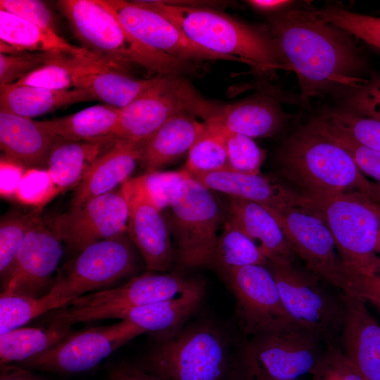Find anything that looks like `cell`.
<instances>
[{
    "instance_id": "cell-15",
    "label": "cell",
    "mask_w": 380,
    "mask_h": 380,
    "mask_svg": "<svg viewBox=\"0 0 380 380\" xmlns=\"http://www.w3.org/2000/svg\"><path fill=\"white\" fill-rule=\"evenodd\" d=\"M120 25L140 43L171 57L200 64L234 58L212 52L191 40L175 24L139 1L100 0Z\"/></svg>"
},
{
    "instance_id": "cell-2",
    "label": "cell",
    "mask_w": 380,
    "mask_h": 380,
    "mask_svg": "<svg viewBox=\"0 0 380 380\" xmlns=\"http://www.w3.org/2000/svg\"><path fill=\"white\" fill-rule=\"evenodd\" d=\"M139 1L164 15L194 42L248 65L258 76L274 79L278 70H286L267 27L244 23L215 8Z\"/></svg>"
},
{
    "instance_id": "cell-30",
    "label": "cell",
    "mask_w": 380,
    "mask_h": 380,
    "mask_svg": "<svg viewBox=\"0 0 380 380\" xmlns=\"http://www.w3.org/2000/svg\"><path fill=\"white\" fill-rule=\"evenodd\" d=\"M115 141L113 137L78 141L57 138L46 170L53 187L66 190L77 186L97 157Z\"/></svg>"
},
{
    "instance_id": "cell-56",
    "label": "cell",
    "mask_w": 380,
    "mask_h": 380,
    "mask_svg": "<svg viewBox=\"0 0 380 380\" xmlns=\"http://www.w3.org/2000/svg\"><path fill=\"white\" fill-rule=\"evenodd\" d=\"M375 274L380 276V256H379V260L377 262V264H376Z\"/></svg>"
},
{
    "instance_id": "cell-12",
    "label": "cell",
    "mask_w": 380,
    "mask_h": 380,
    "mask_svg": "<svg viewBox=\"0 0 380 380\" xmlns=\"http://www.w3.org/2000/svg\"><path fill=\"white\" fill-rule=\"evenodd\" d=\"M319 341L295 324L282 331L248 338L236 367L270 379H296L310 373L322 357Z\"/></svg>"
},
{
    "instance_id": "cell-17",
    "label": "cell",
    "mask_w": 380,
    "mask_h": 380,
    "mask_svg": "<svg viewBox=\"0 0 380 380\" xmlns=\"http://www.w3.org/2000/svg\"><path fill=\"white\" fill-rule=\"evenodd\" d=\"M129 208L122 185L105 194L71 206L51 218L49 225L77 251L99 241L127 232Z\"/></svg>"
},
{
    "instance_id": "cell-33",
    "label": "cell",
    "mask_w": 380,
    "mask_h": 380,
    "mask_svg": "<svg viewBox=\"0 0 380 380\" xmlns=\"http://www.w3.org/2000/svg\"><path fill=\"white\" fill-rule=\"evenodd\" d=\"M71 327L50 320L45 327H20L0 334L1 365L23 362L41 354L73 333Z\"/></svg>"
},
{
    "instance_id": "cell-50",
    "label": "cell",
    "mask_w": 380,
    "mask_h": 380,
    "mask_svg": "<svg viewBox=\"0 0 380 380\" xmlns=\"http://www.w3.org/2000/svg\"><path fill=\"white\" fill-rule=\"evenodd\" d=\"M0 380H46L23 367L11 364L1 365Z\"/></svg>"
},
{
    "instance_id": "cell-37",
    "label": "cell",
    "mask_w": 380,
    "mask_h": 380,
    "mask_svg": "<svg viewBox=\"0 0 380 380\" xmlns=\"http://www.w3.org/2000/svg\"><path fill=\"white\" fill-rule=\"evenodd\" d=\"M39 217L34 213L12 211L0 221V277L4 287L13 270L18 251Z\"/></svg>"
},
{
    "instance_id": "cell-6",
    "label": "cell",
    "mask_w": 380,
    "mask_h": 380,
    "mask_svg": "<svg viewBox=\"0 0 380 380\" xmlns=\"http://www.w3.org/2000/svg\"><path fill=\"white\" fill-rule=\"evenodd\" d=\"M305 208L319 216L329 229L345 266L375 274L380 229V205L357 191L333 194H303Z\"/></svg>"
},
{
    "instance_id": "cell-34",
    "label": "cell",
    "mask_w": 380,
    "mask_h": 380,
    "mask_svg": "<svg viewBox=\"0 0 380 380\" xmlns=\"http://www.w3.org/2000/svg\"><path fill=\"white\" fill-rule=\"evenodd\" d=\"M267 262L258 245L225 215L216 243L213 268L223 276L234 269L267 265Z\"/></svg>"
},
{
    "instance_id": "cell-26",
    "label": "cell",
    "mask_w": 380,
    "mask_h": 380,
    "mask_svg": "<svg viewBox=\"0 0 380 380\" xmlns=\"http://www.w3.org/2000/svg\"><path fill=\"white\" fill-rule=\"evenodd\" d=\"M225 215L260 248L268 262H295L297 255L274 216L262 205L228 197Z\"/></svg>"
},
{
    "instance_id": "cell-8",
    "label": "cell",
    "mask_w": 380,
    "mask_h": 380,
    "mask_svg": "<svg viewBox=\"0 0 380 380\" xmlns=\"http://www.w3.org/2000/svg\"><path fill=\"white\" fill-rule=\"evenodd\" d=\"M283 304L295 323L326 344L338 345L346 315L343 292L295 262H268Z\"/></svg>"
},
{
    "instance_id": "cell-32",
    "label": "cell",
    "mask_w": 380,
    "mask_h": 380,
    "mask_svg": "<svg viewBox=\"0 0 380 380\" xmlns=\"http://www.w3.org/2000/svg\"><path fill=\"white\" fill-rule=\"evenodd\" d=\"M120 113V108L108 104L96 105L66 116L38 121V123L59 139L95 141L115 137Z\"/></svg>"
},
{
    "instance_id": "cell-46",
    "label": "cell",
    "mask_w": 380,
    "mask_h": 380,
    "mask_svg": "<svg viewBox=\"0 0 380 380\" xmlns=\"http://www.w3.org/2000/svg\"><path fill=\"white\" fill-rule=\"evenodd\" d=\"M187 175L182 169L177 171H153L143 175L144 185L158 207L167 210L175 189Z\"/></svg>"
},
{
    "instance_id": "cell-19",
    "label": "cell",
    "mask_w": 380,
    "mask_h": 380,
    "mask_svg": "<svg viewBox=\"0 0 380 380\" xmlns=\"http://www.w3.org/2000/svg\"><path fill=\"white\" fill-rule=\"evenodd\" d=\"M63 242L39 217L28 232L1 294L40 298L53 283L63 253Z\"/></svg>"
},
{
    "instance_id": "cell-22",
    "label": "cell",
    "mask_w": 380,
    "mask_h": 380,
    "mask_svg": "<svg viewBox=\"0 0 380 380\" xmlns=\"http://www.w3.org/2000/svg\"><path fill=\"white\" fill-rule=\"evenodd\" d=\"M283 99L286 98L272 89L232 103L216 102L211 118L205 122L252 139L271 137L282 128L289 117L281 107Z\"/></svg>"
},
{
    "instance_id": "cell-49",
    "label": "cell",
    "mask_w": 380,
    "mask_h": 380,
    "mask_svg": "<svg viewBox=\"0 0 380 380\" xmlns=\"http://www.w3.org/2000/svg\"><path fill=\"white\" fill-rule=\"evenodd\" d=\"M290 0H248L246 3L254 10L264 13L276 14L289 8L295 4Z\"/></svg>"
},
{
    "instance_id": "cell-41",
    "label": "cell",
    "mask_w": 380,
    "mask_h": 380,
    "mask_svg": "<svg viewBox=\"0 0 380 380\" xmlns=\"http://www.w3.org/2000/svg\"><path fill=\"white\" fill-rule=\"evenodd\" d=\"M315 128L341 146L359 170L380 183V151L360 145L329 126L318 116L309 122Z\"/></svg>"
},
{
    "instance_id": "cell-24",
    "label": "cell",
    "mask_w": 380,
    "mask_h": 380,
    "mask_svg": "<svg viewBox=\"0 0 380 380\" xmlns=\"http://www.w3.org/2000/svg\"><path fill=\"white\" fill-rule=\"evenodd\" d=\"M56 140L38 121L0 110V148L13 163L46 171Z\"/></svg>"
},
{
    "instance_id": "cell-21",
    "label": "cell",
    "mask_w": 380,
    "mask_h": 380,
    "mask_svg": "<svg viewBox=\"0 0 380 380\" xmlns=\"http://www.w3.org/2000/svg\"><path fill=\"white\" fill-rule=\"evenodd\" d=\"M191 177L214 192L259 203L270 211L289 206L305 207L302 193L274 177L230 169Z\"/></svg>"
},
{
    "instance_id": "cell-31",
    "label": "cell",
    "mask_w": 380,
    "mask_h": 380,
    "mask_svg": "<svg viewBox=\"0 0 380 380\" xmlns=\"http://www.w3.org/2000/svg\"><path fill=\"white\" fill-rule=\"evenodd\" d=\"M91 100L90 94L78 88L54 91L16 83L0 85V110L29 118Z\"/></svg>"
},
{
    "instance_id": "cell-55",
    "label": "cell",
    "mask_w": 380,
    "mask_h": 380,
    "mask_svg": "<svg viewBox=\"0 0 380 380\" xmlns=\"http://www.w3.org/2000/svg\"><path fill=\"white\" fill-rule=\"evenodd\" d=\"M376 253L380 254V229L378 234L377 243H376Z\"/></svg>"
},
{
    "instance_id": "cell-9",
    "label": "cell",
    "mask_w": 380,
    "mask_h": 380,
    "mask_svg": "<svg viewBox=\"0 0 380 380\" xmlns=\"http://www.w3.org/2000/svg\"><path fill=\"white\" fill-rule=\"evenodd\" d=\"M203 280L178 273L147 272L123 285L80 296L54 310L51 319L75 324L115 319L129 309L177 297Z\"/></svg>"
},
{
    "instance_id": "cell-35",
    "label": "cell",
    "mask_w": 380,
    "mask_h": 380,
    "mask_svg": "<svg viewBox=\"0 0 380 380\" xmlns=\"http://www.w3.org/2000/svg\"><path fill=\"white\" fill-rule=\"evenodd\" d=\"M205 123V129L189 150L182 168L190 176L229 169L222 134L213 125Z\"/></svg>"
},
{
    "instance_id": "cell-28",
    "label": "cell",
    "mask_w": 380,
    "mask_h": 380,
    "mask_svg": "<svg viewBox=\"0 0 380 380\" xmlns=\"http://www.w3.org/2000/svg\"><path fill=\"white\" fill-rule=\"evenodd\" d=\"M26 52L58 53L79 56L90 54L82 47L69 44L54 30L0 10V53Z\"/></svg>"
},
{
    "instance_id": "cell-38",
    "label": "cell",
    "mask_w": 380,
    "mask_h": 380,
    "mask_svg": "<svg viewBox=\"0 0 380 380\" xmlns=\"http://www.w3.org/2000/svg\"><path fill=\"white\" fill-rule=\"evenodd\" d=\"M319 118L356 143L380 151V121L348 109L326 110Z\"/></svg>"
},
{
    "instance_id": "cell-7",
    "label": "cell",
    "mask_w": 380,
    "mask_h": 380,
    "mask_svg": "<svg viewBox=\"0 0 380 380\" xmlns=\"http://www.w3.org/2000/svg\"><path fill=\"white\" fill-rule=\"evenodd\" d=\"M167 210L177 266L213 268L218 231L225 219L214 191L187 174L175 189Z\"/></svg>"
},
{
    "instance_id": "cell-40",
    "label": "cell",
    "mask_w": 380,
    "mask_h": 380,
    "mask_svg": "<svg viewBox=\"0 0 380 380\" xmlns=\"http://www.w3.org/2000/svg\"><path fill=\"white\" fill-rule=\"evenodd\" d=\"M206 123L215 126L222 134L230 170L243 173H260L265 153L252 138L232 132L215 123Z\"/></svg>"
},
{
    "instance_id": "cell-13",
    "label": "cell",
    "mask_w": 380,
    "mask_h": 380,
    "mask_svg": "<svg viewBox=\"0 0 380 380\" xmlns=\"http://www.w3.org/2000/svg\"><path fill=\"white\" fill-rule=\"evenodd\" d=\"M236 300L235 316L245 336L278 332L296 324L287 312L267 265H248L222 276Z\"/></svg>"
},
{
    "instance_id": "cell-16",
    "label": "cell",
    "mask_w": 380,
    "mask_h": 380,
    "mask_svg": "<svg viewBox=\"0 0 380 380\" xmlns=\"http://www.w3.org/2000/svg\"><path fill=\"white\" fill-rule=\"evenodd\" d=\"M305 267L342 292L346 266L336 253L333 236L324 221L305 207L289 206L268 210Z\"/></svg>"
},
{
    "instance_id": "cell-5",
    "label": "cell",
    "mask_w": 380,
    "mask_h": 380,
    "mask_svg": "<svg viewBox=\"0 0 380 380\" xmlns=\"http://www.w3.org/2000/svg\"><path fill=\"white\" fill-rule=\"evenodd\" d=\"M140 367L160 380H224L229 354L222 333L197 322L159 335Z\"/></svg>"
},
{
    "instance_id": "cell-48",
    "label": "cell",
    "mask_w": 380,
    "mask_h": 380,
    "mask_svg": "<svg viewBox=\"0 0 380 380\" xmlns=\"http://www.w3.org/2000/svg\"><path fill=\"white\" fill-rule=\"evenodd\" d=\"M346 281L344 293L369 301L380 310V276L364 274L346 267Z\"/></svg>"
},
{
    "instance_id": "cell-27",
    "label": "cell",
    "mask_w": 380,
    "mask_h": 380,
    "mask_svg": "<svg viewBox=\"0 0 380 380\" xmlns=\"http://www.w3.org/2000/svg\"><path fill=\"white\" fill-rule=\"evenodd\" d=\"M205 128L204 122L187 111L172 116L141 143L139 163L146 172L160 170L188 154Z\"/></svg>"
},
{
    "instance_id": "cell-53",
    "label": "cell",
    "mask_w": 380,
    "mask_h": 380,
    "mask_svg": "<svg viewBox=\"0 0 380 380\" xmlns=\"http://www.w3.org/2000/svg\"><path fill=\"white\" fill-rule=\"evenodd\" d=\"M106 380H132L121 366L113 370Z\"/></svg>"
},
{
    "instance_id": "cell-14",
    "label": "cell",
    "mask_w": 380,
    "mask_h": 380,
    "mask_svg": "<svg viewBox=\"0 0 380 380\" xmlns=\"http://www.w3.org/2000/svg\"><path fill=\"white\" fill-rule=\"evenodd\" d=\"M145 333L127 320L73 332L64 340L23 362L34 369L77 373L89 370L137 336Z\"/></svg>"
},
{
    "instance_id": "cell-20",
    "label": "cell",
    "mask_w": 380,
    "mask_h": 380,
    "mask_svg": "<svg viewBox=\"0 0 380 380\" xmlns=\"http://www.w3.org/2000/svg\"><path fill=\"white\" fill-rule=\"evenodd\" d=\"M61 61L70 71L75 88L84 89L94 99L118 108L126 106L151 86L155 77L134 78L103 64L92 55L64 54Z\"/></svg>"
},
{
    "instance_id": "cell-10",
    "label": "cell",
    "mask_w": 380,
    "mask_h": 380,
    "mask_svg": "<svg viewBox=\"0 0 380 380\" xmlns=\"http://www.w3.org/2000/svg\"><path fill=\"white\" fill-rule=\"evenodd\" d=\"M135 246L127 232L91 243L67 262L54 277L49 293L65 306L87 292L111 286L133 273Z\"/></svg>"
},
{
    "instance_id": "cell-4",
    "label": "cell",
    "mask_w": 380,
    "mask_h": 380,
    "mask_svg": "<svg viewBox=\"0 0 380 380\" xmlns=\"http://www.w3.org/2000/svg\"><path fill=\"white\" fill-rule=\"evenodd\" d=\"M278 162L281 177L302 194L369 195L371 182L349 153L309 122L284 141Z\"/></svg>"
},
{
    "instance_id": "cell-44",
    "label": "cell",
    "mask_w": 380,
    "mask_h": 380,
    "mask_svg": "<svg viewBox=\"0 0 380 380\" xmlns=\"http://www.w3.org/2000/svg\"><path fill=\"white\" fill-rule=\"evenodd\" d=\"M63 55L64 54L60 55L53 61L39 67L14 83L54 91L71 89L74 87V83L70 71L61 61Z\"/></svg>"
},
{
    "instance_id": "cell-36",
    "label": "cell",
    "mask_w": 380,
    "mask_h": 380,
    "mask_svg": "<svg viewBox=\"0 0 380 380\" xmlns=\"http://www.w3.org/2000/svg\"><path fill=\"white\" fill-rule=\"evenodd\" d=\"M64 306L61 300L49 292L40 298L1 294L0 334L20 328L38 316Z\"/></svg>"
},
{
    "instance_id": "cell-29",
    "label": "cell",
    "mask_w": 380,
    "mask_h": 380,
    "mask_svg": "<svg viewBox=\"0 0 380 380\" xmlns=\"http://www.w3.org/2000/svg\"><path fill=\"white\" fill-rule=\"evenodd\" d=\"M205 292L203 281L177 297L129 309L115 319L129 321L145 333L168 334L182 327L199 306Z\"/></svg>"
},
{
    "instance_id": "cell-54",
    "label": "cell",
    "mask_w": 380,
    "mask_h": 380,
    "mask_svg": "<svg viewBox=\"0 0 380 380\" xmlns=\"http://www.w3.org/2000/svg\"><path fill=\"white\" fill-rule=\"evenodd\" d=\"M369 197L380 205V183L371 182V189Z\"/></svg>"
},
{
    "instance_id": "cell-51",
    "label": "cell",
    "mask_w": 380,
    "mask_h": 380,
    "mask_svg": "<svg viewBox=\"0 0 380 380\" xmlns=\"http://www.w3.org/2000/svg\"><path fill=\"white\" fill-rule=\"evenodd\" d=\"M123 370L132 380H160L134 365H121Z\"/></svg>"
},
{
    "instance_id": "cell-3",
    "label": "cell",
    "mask_w": 380,
    "mask_h": 380,
    "mask_svg": "<svg viewBox=\"0 0 380 380\" xmlns=\"http://www.w3.org/2000/svg\"><path fill=\"white\" fill-rule=\"evenodd\" d=\"M57 4L82 48L113 69L125 72L127 65L135 64L150 75L178 76L200 70L199 64L171 57L140 43L100 0H61Z\"/></svg>"
},
{
    "instance_id": "cell-23",
    "label": "cell",
    "mask_w": 380,
    "mask_h": 380,
    "mask_svg": "<svg viewBox=\"0 0 380 380\" xmlns=\"http://www.w3.org/2000/svg\"><path fill=\"white\" fill-rule=\"evenodd\" d=\"M343 294L346 310L338 346L365 380H380V325L363 300Z\"/></svg>"
},
{
    "instance_id": "cell-39",
    "label": "cell",
    "mask_w": 380,
    "mask_h": 380,
    "mask_svg": "<svg viewBox=\"0 0 380 380\" xmlns=\"http://www.w3.org/2000/svg\"><path fill=\"white\" fill-rule=\"evenodd\" d=\"M316 14L380 51V17L358 13L338 6L315 10Z\"/></svg>"
},
{
    "instance_id": "cell-42",
    "label": "cell",
    "mask_w": 380,
    "mask_h": 380,
    "mask_svg": "<svg viewBox=\"0 0 380 380\" xmlns=\"http://www.w3.org/2000/svg\"><path fill=\"white\" fill-rule=\"evenodd\" d=\"M326 345L322 357L310 372L312 380H365L338 344Z\"/></svg>"
},
{
    "instance_id": "cell-1",
    "label": "cell",
    "mask_w": 380,
    "mask_h": 380,
    "mask_svg": "<svg viewBox=\"0 0 380 380\" xmlns=\"http://www.w3.org/2000/svg\"><path fill=\"white\" fill-rule=\"evenodd\" d=\"M268 28L286 70L297 77L302 103L349 93L366 82L360 76L364 59L354 37L315 11L291 8L271 15Z\"/></svg>"
},
{
    "instance_id": "cell-18",
    "label": "cell",
    "mask_w": 380,
    "mask_h": 380,
    "mask_svg": "<svg viewBox=\"0 0 380 380\" xmlns=\"http://www.w3.org/2000/svg\"><path fill=\"white\" fill-rule=\"evenodd\" d=\"M129 208L127 233L146 268L166 272L175 262V250L165 213L150 196L142 175L122 184Z\"/></svg>"
},
{
    "instance_id": "cell-45",
    "label": "cell",
    "mask_w": 380,
    "mask_h": 380,
    "mask_svg": "<svg viewBox=\"0 0 380 380\" xmlns=\"http://www.w3.org/2000/svg\"><path fill=\"white\" fill-rule=\"evenodd\" d=\"M346 100L348 110L380 121V73L350 91Z\"/></svg>"
},
{
    "instance_id": "cell-52",
    "label": "cell",
    "mask_w": 380,
    "mask_h": 380,
    "mask_svg": "<svg viewBox=\"0 0 380 380\" xmlns=\"http://www.w3.org/2000/svg\"><path fill=\"white\" fill-rule=\"evenodd\" d=\"M235 377L236 380H278L270 379L263 376H260L248 371L243 370L241 369H235ZM287 380H297V379H287Z\"/></svg>"
},
{
    "instance_id": "cell-25",
    "label": "cell",
    "mask_w": 380,
    "mask_h": 380,
    "mask_svg": "<svg viewBox=\"0 0 380 380\" xmlns=\"http://www.w3.org/2000/svg\"><path fill=\"white\" fill-rule=\"evenodd\" d=\"M140 154L141 143L116 139L94 161L77 186L70 205H80L120 186L130 179Z\"/></svg>"
},
{
    "instance_id": "cell-47",
    "label": "cell",
    "mask_w": 380,
    "mask_h": 380,
    "mask_svg": "<svg viewBox=\"0 0 380 380\" xmlns=\"http://www.w3.org/2000/svg\"><path fill=\"white\" fill-rule=\"evenodd\" d=\"M0 10H4L42 27L55 30L53 15L42 1L0 0Z\"/></svg>"
},
{
    "instance_id": "cell-43",
    "label": "cell",
    "mask_w": 380,
    "mask_h": 380,
    "mask_svg": "<svg viewBox=\"0 0 380 380\" xmlns=\"http://www.w3.org/2000/svg\"><path fill=\"white\" fill-rule=\"evenodd\" d=\"M61 54L63 53L26 52L4 54L0 53V85L17 82L33 70L53 61Z\"/></svg>"
},
{
    "instance_id": "cell-11",
    "label": "cell",
    "mask_w": 380,
    "mask_h": 380,
    "mask_svg": "<svg viewBox=\"0 0 380 380\" xmlns=\"http://www.w3.org/2000/svg\"><path fill=\"white\" fill-rule=\"evenodd\" d=\"M208 100L178 75H156L137 97L120 108L116 139L141 143L172 116L187 111L203 116Z\"/></svg>"
}]
</instances>
